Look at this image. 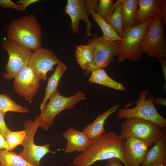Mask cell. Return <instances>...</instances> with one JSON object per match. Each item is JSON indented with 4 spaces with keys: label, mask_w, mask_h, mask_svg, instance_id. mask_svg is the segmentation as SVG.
I'll use <instances>...</instances> for the list:
<instances>
[{
    "label": "cell",
    "mask_w": 166,
    "mask_h": 166,
    "mask_svg": "<svg viewBox=\"0 0 166 166\" xmlns=\"http://www.w3.org/2000/svg\"><path fill=\"white\" fill-rule=\"evenodd\" d=\"M153 18H150L141 24L123 30V40L120 41L114 54V56H117L118 63L126 59L135 61L141 58L142 53L139 47Z\"/></svg>",
    "instance_id": "obj_4"
},
{
    "label": "cell",
    "mask_w": 166,
    "mask_h": 166,
    "mask_svg": "<svg viewBox=\"0 0 166 166\" xmlns=\"http://www.w3.org/2000/svg\"><path fill=\"white\" fill-rule=\"evenodd\" d=\"M108 160V162L105 166H123L122 162L118 158H113Z\"/></svg>",
    "instance_id": "obj_33"
},
{
    "label": "cell",
    "mask_w": 166,
    "mask_h": 166,
    "mask_svg": "<svg viewBox=\"0 0 166 166\" xmlns=\"http://www.w3.org/2000/svg\"><path fill=\"white\" fill-rule=\"evenodd\" d=\"M149 91L143 89L140 93L138 99L133 103H129L125 108L118 110L117 116L120 119L137 118L150 121L160 128H166V120L157 111L153 102L154 96H148Z\"/></svg>",
    "instance_id": "obj_3"
},
{
    "label": "cell",
    "mask_w": 166,
    "mask_h": 166,
    "mask_svg": "<svg viewBox=\"0 0 166 166\" xmlns=\"http://www.w3.org/2000/svg\"><path fill=\"white\" fill-rule=\"evenodd\" d=\"M4 116L0 113V133L5 139L7 135L11 131L5 123Z\"/></svg>",
    "instance_id": "obj_30"
},
{
    "label": "cell",
    "mask_w": 166,
    "mask_h": 166,
    "mask_svg": "<svg viewBox=\"0 0 166 166\" xmlns=\"http://www.w3.org/2000/svg\"><path fill=\"white\" fill-rule=\"evenodd\" d=\"M119 105L113 106L102 114H99L91 123L85 128L83 131L89 138L92 140L98 138L106 133L104 127V123L107 118L116 111Z\"/></svg>",
    "instance_id": "obj_18"
},
{
    "label": "cell",
    "mask_w": 166,
    "mask_h": 166,
    "mask_svg": "<svg viewBox=\"0 0 166 166\" xmlns=\"http://www.w3.org/2000/svg\"><path fill=\"white\" fill-rule=\"evenodd\" d=\"M161 65V70L162 71L165 79V82L163 85V88L165 93L166 92V58L159 59Z\"/></svg>",
    "instance_id": "obj_32"
},
{
    "label": "cell",
    "mask_w": 166,
    "mask_h": 166,
    "mask_svg": "<svg viewBox=\"0 0 166 166\" xmlns=\"http://www.w3.org/2000/svg\"><path fill=\"white\" fill-rule=\"evenodd\" d=\"M161 20L165 26L166 22V0H164L161 9Z\"/></svg>",
    "instance_id": "obj_35"
},
{
    "label": "cell",
    "mask_w": 166,
    "mask_h": 166,
    "mask_svg": "<svg viewBox=\"0 0 166 166\" xmlns=\"http://www.w3.org/2000/svg\"><path fill=\"white\" fill-rule=\"evenodd\" d=\"M92 36L88 40L87 45H90L93 50L94 60L90 68L85 71L86 75L90 74L93 70L105 69L109 66L114 59V53L120 41L106 40L102 36L95 35Z\"/></svg>",
    "instance_id": "obj_10"
},
{
    "label": "cell",
    "mask_w": 166,
    "mask_h": 166,
    "mask_svg": "<svg viewBox=\"0 0 166 166\" xmlns=\"http://www.w3.org/2000/svg\"><path fill=\"white\" fill-rule=\"evenodd\" d=\"M164 26L162 21L161 13L153 17L139 47L142 53H146L149 57H156L159 59L166 57Z\"/></svg>",
    "instance_id": "obj_7"
},
{
    "label": "cell",
    "mask_w": 166,
    "mask_h": 166,
    "mask_svg": "<svg viewBox=\"0 0 166 166\" xmlns=\"http://www.w3.org/2000/svg\"><path fill=\"white\" fill-rule=\"evenodd\" d=\"M163 166V165H162V166Z\"/></svg>",
    "instance_id": "obj_38"
},
{
    "label": "cell",
    "mask_w": 166,
    "mask_h": 166,
    "mask_svg": "<svg viewBox=\"0 0 166 166\" xmlns=\"http://www.w3.org/2000/svg\"><path fill=\"white\" fill-rule=\"evenodd\" d=\"M39 1V0H20L18 2V4H21L24 10L30 5Z\"/></svg>",
    "instance_id": "obj_34"
},
{
    "label": "cell",
    "mask_w": 166,
    "mask_h": 166,
    "mask_svg": "<svg viewBox=\"0 0 166 166\" xmlns=\"http://www.w3.org/2000/svg\"><path fill=\"white\" fill-rule=\"evenodd\" d=\"M91 14L101 29L103 33L102 36L104 39L111 41L123 40V38L120 37L117 32L95 12L91 11Z\"/></svg>",
    "instance_id": "obj_24"
},
{
    "label": "cell",
    "mask_w": 166,
    "mask_h": 166,
    "mask_svg": "<svg viewBox=\"0 0 166 166\" xmlns=\"http://www.w3.org/2000/svg\"><path fill=\"white\" fill-rule=\"evenodd\" d=\"M66 71V66L62 61L57 65L53 73L48 79L44 97L40 104L41 112L44 109L50 96L57 89L61 77Z\"/></svg>",
    "instance_id": "obj_19"
},
{
    "label": "cell",
    "mask_w": 166,
    "mask_h": 166,
    "mask_svg": "<svg viewBox=\"0 0 166 166\" xmlns=\"http://www.w3.org/2000/svg\"><path fill=\"white\" fill-rule=\"evenodd\" d=\"M86 0H68L65 7V13L71 18L70 27L73 34L79 33V23L81 20L85 22L86 29L87 37L91 36V29L93 24L90 22V15L85 6Z\"/></svg>",
    "instance_id": "obj_13"
},
{
    "label": "cell",
    "mask_w": 166,
    "mask_h": 166,
    "mask_svg": "<svg viewBox=\"0 0 166 166\" xmlns=\"http://www.w3.org/2000/svg\"><path fill=\"white\" fill-rule=\"evenodd\" d=\"M123 30L136 26L138 0H120Z\"/></svg>",
    "instance_id": "obj_20"
},
{
    "label": "cell",
    "mask_w": 166,
    "mask_h": 166,
    "mask_svg": "<svg viewBox=\"0 0 166 166\" xmlns=\"http://www.w3.org/2000/svg\"><path fill=\"white\" fill-rule=\"evenodd\" d=\"M61 61L49 49L41 46L32 52L28 65L40 80L46 81L48 73Z\"/></svg>",
    "instance_id": "obj_11"
},
{
    "label": "cell",
    "mask_w": 166,
    "mask_h": 166,
    "mask_svg": "<svg viewBox=\"0 0 166 166\" xmlns=\"http://www.w3.org/2000/svg\"><path fill=\"white\" fill-rule=\"evenodd\" d=\"M164 0H138L139 8L136 14V26L142 24L161 13Z\"/></svg>",
    "instance_id": "obj_17"
},
{
    "label": "cell",
    "mask_w": 166,
    "mask_h": 166,
    "mask_svg": "<svg viewBox=\"0 0 166 166\" xmlns=\"http://www.w3.org/2000/svg\"><path fill=\"white\" fill-rule=\"evenodd\" d=\"M23 124L26 134L22 144L23 149L18 154L31 165L42 166L40 164L42 158L48 153H54L56 152L50 150L51 144L49 143L42 146L34 144V136L40 124L39 115L37 116L34 121L26 120Z\"/></svg>",
    "instance_id": "obj_8"
},
{
    "label": "cell",
    "mask_w": 166,
    "mask_h": 166,
    "mask_svg": "<svg viewBox=\"0 0 166 166\" xmlns=\"http://www.w3.org/2000/svg\"><path fill=\"white\" fill-rule=\"evenodd\" d=\"M7 38L34 50L41 47L42 30L33 14L23 16L11 22L6 29Z\"/></svg>",
    "instance_id": "obj_2"
},
{
    "label": "cell",
    "mask_w": 166,
    "mask_h": 166,
    "mask_svg": "<svg viewBox=\"0 0 166 166\" xmlns=\"http://www.w3.org/2000/svg\"><path fill=\"white\" fill-rule=\"evenodd\" d=\"M98 2V1L97 0H86L85 7L90 15L91 11H96Z\"/></svg>",
    "instance_id": "obj_31"
},
{
    "label": "cell",
    "mask_w": 166,
    "mask_h": 166,
    "mask_svg": "<svg viewBox=\"0 0 166 166\" xmlns=\"http://www.w3.org/2000/svg\"><path fill=\"white\" fill-rule=\"evenodd\" d=\"M0 149H4L10 151L6 141L2 135L0 133Z\"/></svg>",
    "instance_id": "obj_36"
},
{
    "label": "cell",
    "mask_w": 166,
    "mask_h": 166,
    "mask_svg": "<svg viewBox=\"0 0 166 166\" xmlns=\"http://www.w3.org/2000/svg\"><path fill=\"white\" fill-rule=\"evenodd\" d=\"M120 134L125 140L128 137L138 139L149 146L154 144L162 136L160 128L150 121L137 118H128L121 125Z\"/></svg>",
    "instance_id": "obj_6"
},
{
    "label": "cell",
    "mask_w": 166,
    "mask_h": 166,
    "mask_svg": "<svg viewBox=\"0 0 166 166\" xmlns=\"http://www.w3.org/2000/svg\"><path fill=\"white\" fill-rule=\"evenodd\" d=\"M26 134L24 129L18 131H11L7 135L5 140L11 151L18 146L22 144Z\"/></svg>",
    "instance_id": "obj_28"
},
{
    "label": "cell",
    "mask_w": 166,
    "mask_h": 166,
    "mask_svg": "<svg viewBox=\"0 0 166 166\" xmlns=\"http://www.w3.org/2000/svg\"><path fill=\"white\" fill-rule=\"evenodd\" d=\"M0 7L3 8H12L21 12L24 11L21 4L15 3L10 0H0Z\"/></svg>",
    "instance_id": "obj_29"
},
{
    "label": "cell",
    "mask_w": 166,
    "mask_h": 166,
    "mask_svg": "<svg viewBox=\"0 0 166 166\" xmlns=\"http://www.w3.org/2000/svg\"><path fill=\"white\" fill-rule=\"evenodd\" d=\"M88 81L90 83L101 85L117 90L124 91L126 89L125 87L123 84L117 82L110 77L104 68L92 70Z\"/></svg>",
    "instance_id": "obj_21"
},
{
    "label": "cell",
    "mask_w": 166,
    "mask_h": 166,
    "mask_svg": "<svg viewBox=\"0 0 166 166\" xmlns=\"http://www.w3.org/2000/svg\"><path fill=\"white\" fill-rule=\"evenodd\" d=\"M116 2L114 11L106 22L113 28L118 33L120 37L122 38L123 30L120 0H117Z\"/></svg>",
    "instance_id": "obj_26"
},
{
    "label": "cell",
    "mask_w": 166,
    "mask_h": 166,
    "mask_svg": "<svg viewBox=\"0 0 166 166\" xmlns=\"http://www.w3.org/2000/svg\"><path fill=\"white\" fill-rule=\"evenodd\" d=\"M75 57L82 70L85 71L90 68L93 61V50L89 45H76Z\"/></svg>",
    "instance_id": "obj_22"
},
{
    "label": "cell",
    "mask_w": 166,
    "mask_h": 166,
    "mask_svg": "<svg viewBox=\"0 0 166 166\" xmlns=\"http://www.w3.org/2000/svg\"><path fill=\"white\" fill-rule=\"evenodd\" d=\"M96 13L106 22L114 10L116 2L113 0H99Z\"/></svg>",
    "instance_id": "obj_27"
},
{
    "label": "cell",
    "mask_w": 166,
    "mask_h": 166,
    "mask_svg": "<svg viewBox=\"0 0 166 166\" xmlns=\"http://www.w3.org/2000/svg\"><path fill=\"white\" fill-rule=\"evenodd\" d=\"M14 79L13 88L15 91L31 103L40 87V80L28 65L24 68Z\"/></svg>",
    "instance_id": "obj_12"
},
{
    "label": "cell",
    "mask_w": 166,
    "mask_h": 166,
    "mask_svg": "<svg viewBox=\"0 0 166 166\" xmlns=\"http://www.w3.org/2000/svg\"><path fill=\"white\" fill-rule=\"evenodd\" d=\"M153 102L156 104L166 106V99L160 97H154Z\"/></svg>",
    "instance_id": "obj_37"
},
{
    "label": "cell",
    "mask_w": 166,
    "mask_h": 166,
    "mask_svg": "<svg viewBox=\"0 0 166 166\" xmlns=\"http://www.w3.org/2000/svg\"><path fill=\"white\" fill-rule=\"evenodd\" d=\"M62 136L67 140L65 149V153L84 152L89 148L92 141L83 131H79L71 127H68Z\"/></svg>",
    "instance_id": "obj_15"
},
{
    "label": "cell",
    "mask_w": 166,
    "mask_h": 166,
    "mask_svg": "<svg viewBox=\"0 0 166 166\" xmlns=\"http://www.w3.org/2000/svg\"><path fill=\"white\" fill-rule=\"evenodd\" d=\"M124 140L120 134L110 132L92 140L91 145L85 152L76 156L71 165L90 166L96 161L113 158L120 159L127 166L123 154Z\"/></svg>",
    "instance_id": "obj_1"
},
{
    "label": "cell",
    "mask_w": 166,
    "mask_h": 166,
    "mask_svg": "<svg viewBox=\"0 0 166 166\" xmlns=\"http://www.w3.org/2000/svg\"><path fill=\"white\" fill-rule=\"evenodd\" d=\"M85 99L86 95L80 90L71 96L66 97L62 95L57 89L50 96L49 102L41 112L39 127L45 130H48L58 114L64 110L73 108Z\"/></svg>",
    "instance_id": "obj_5"
},
{
    "label": "cell",
    "mask_w": 166,
    "mask_h": 166,
    "mask_svg": "<svg viewBox=\"0 0 166 166\" xmlns=\"http://www.w3.org/2000/svg\"><path fill=\"white\" fill-rule=\"evenodd\" d=\"M162 136L148 150L141 166H166V130H161Z\"/></svg>",
    "instance_id": "obj_16"
},
{
    "label": "cell",
    "mask_w": 166,
    "mask_h": 166,
    "mask_svg": "<svg viewBox=\"0 0 166 166\" xmlns=\"http://www.w3.org/2000/svg\"><path fill=\"white\" fill-rule=\"evenodd\" d=\"M0 166H34L16 153L0 149Z\"/></svg>",
    "instance_id": "obj_23"
},
{
    "label": "cell",
    "mask_w": 166,
    "mask_h": 166,
    "mask_svg": "<svg viewBox=\"0 0 166 166\" xmlns=\"http://www.w3.org/2000/svg\"><path fill=\"white\" fill-rule=\"evenodd\" d=\"M8 111L26 113L28 110L15 103L7 94H0V113L4 115Z\"/></svg>",
    "instance_id": "obj_25"
},
{
    "label": "cell",
    "mask_w": 166,
    "mask_h": 166,
    "mask_svg": "<svg viewBox=\"0 0 166 166\" xmlns=\"http://www.w3.org/2000/svg\"><path fill=\"white\" fill-rule=\"evenodd\" d=\"M149 146L143 141L136 138L130 137L124 141L123 156L127 166H138L141 164Z\"/></svg>",
    "instance_id": "obj_14"
},
{
    "label": "cell",
    "mask_w": 166,
    "mask_h": 166,
    "mask_svg": "<svg viewBox=\"0 0 166 166\" xmlns=\"http://www.w3.org/2000/svg\"><path fill=\"white\" fill-rule=\"evenodd\" d=\"M2 46L9 56L5 67L6 72L3 73L2 75L5 79L12 80L24 68L28 65L32 52L8 38L3 40Z\"/></svg>",
    "instance_id": "obj_9"
}]
</instances>
